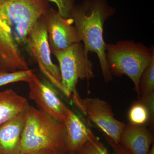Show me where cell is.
<instances>
[{"mask_svg": "<svg viewBox=\"0 0 154 154\" xmlns=\"http://www.w3.org/2000/svg\"><path fill=\"white\" fill-rule=\"evenodd\" d=\"M48 9L44 0H0V61L4 71L29 69L23 51Z\"/></svg>", "mask_w": 154, "mask_h": 154, "instance_id": "cell-1", "label": "cell"}, {"mask_svg": "<svg viewBox=\"0 0 154 154\" xmlns=\"http://www.w3.org/2000/svg\"><path fill=\"white\" fill-rule=\"evenodd\" d=\"M115 9L109 5L107 0H83L75 5L70 14L81 41L84 42L85 52L95 53L99 58L104 81L110 82L113 75L107 66L103 39V28L107 19L115 14Z\"/></svg>", "mask_w": 154, "mask_h": 154, "instance_id": "cell-2", "label": "cell"}, {"mask_svg": "<svg viewBox=\"0 0 154 154\" xmlns=\"http://www.w3.org/2000/svg\"><path fill=\"white\" fill-rule=\"evenodd\" d=\"M45 149L66 150L64 125L40 108L29 105L21 137L20 154H32Z\"/></svg>", "mask_w": 154, "mask_h": 154, "instance_id": "cell-3", "label": "cell"}, {"mask_svg": "<svg viewBox=\"0 0 154 154\" xmlns=\"http://www.w3.org/2000/svg\"><path fill=\"white\" fill-rule=\"evenodd\" d=\"M105 57L112 75L121 77L125 75L129 77L140 98V81L154 57L153 46L149 48L140 42L120 40L114 44H106Z\"/></svg>", "mask_w": 154, "mask_h": 154, "instance_id": "cell-4", "label": "cell"}, {"mask_svg": "<svg viewBox=\"0 0 154 154\" xmlns=\"http://www.w3.org/2000/svg\"><path fill=\"white\" fill-rule=\"evenodd\" d=\"M52 53L59 63L62 92L67 97H70L76 89L79 79L88 81L95 77L93 64L81 42Z\"/></svg>", "mask_w": 154, "mask_h": 154, "instance_id": "cell-5", "label": "cell"}, {"mask_svg": "<svg viewBox=\"0 0 154 154\" xmlns=\"http://www.w3.org/2000/svg\"><path fill=\"white\" fill-rule=\"evenodd\" d=\"M72 96L75 105L87 118L106 136L120 143V136L125 124L115 118L112 107L108 102L99 98H82L76 89Z\"/></svg>", "mask_w": 154, "mask_h": 154, "instance_id": "cell-6", "label": "cell"}, {"mask_svg": "<svg viewBox=\"0 0 154 154\" xmlns=\"http://www.w3.org/2000/svg\"><path fill=\"white\" fill-rule=\"evenodd\" d=\"M25 50L37 63L49 82L62 92L60 70L51 60L47 29L42 17L31 31Z\"/></svg>", "mask_w": 154, "mask_h": 154, "instance_id": "cell-7", "label": "cell"}, {"mask_svg": "<svg viewBox=\"0 0 154 154\" xmlns=\"http://www.w3.org/2000/svg\"><path fill=\"white\" fill-rule=\"evenodd\" d=\"M46 26L51 52L66 49L81 39L71 18L65 19L53 9L49 8L42 17Z\"/></svg>", "mask_w": 154, "mask_h": 154, "instance_id": "cell-8", "label": "cell"}, {"mask_svg": "<svg viewBox=\"0 0 154 154\" xmlns=\"http://www.w3.org/2000/svg\"><path fill=\"white\" fill-rule=\"evenodd\" d=\"M28 83L30 99L50 116L57 121L63 122L69 109L59 98L54 86L49 82L41 81L34 74Z\"/></svg>", "mask_w": 154, "mask_h": 154, "instance_id": "cell-9", "label": "cell"}, {"mask_svg": "<svg viewBox=\"0 0 154 154\" xmlns=\"http://www.w3.org/2000/svg\"><path fill=\"white\" fill-rule=\"evenodd\" d=\"M63 123L66 150L68 154H75L88 142L98 139L79 116L70 109Z\"/></svg>", "mask_w": 154, "mask_h": 154, "instance_id": "cell-10", "label": "cell"}, {"mask_svg": "<svg viewBox=\"0 0 154 154\" xmlns=\"http://www.w3.org/2000/svg\"><path fill=\"white\" fill-rule=\"evenodd\" d=\"M154 140L152 132L145 125L129 122L122 132L120 143L132 154H148Z\"/></svg>", "mask_w": 154, "mask_h": 154, "instance_id": "cell-11", "label": "cell"}, {"mask_svg": "<svg viewBox=\"0 0 154 154\" xmlns=\"http://www.w3.org/2000/svg\"><path fill=\"white\" fill-rule=\"evenodd\" d=\"M27 109L0 126V154H20Z\"/></svg>", "mask_w": 154, "mask_h": 154, "instance_id": "cell-12", "label": "cell"}, {"mask_svg": "<svg viewBox=\"0 0 154 154\" xmlns=\"http://www.w3.org/2000/svg\"><path fill=\"white\" fill-rule=\"evenodd\" d=\"M29 106L26 98L13 90L0 92V126L25 111Z\"/></svg>", "mask_w": 154, "mask_h": 154, "instance_id": "cell-13", "label": "cell"}, {"mask_svg": "<svg viewBox=\"0 0 154 154\" xmlns=\"http://www.w3.org/2000/svg\"><path fill=\"white\" fill-rule=\"evenodd\" d=\"M129 122L136 125H144L147 122L152 123L150 114L147 107L138 100L131 107L128 112Z\"/></svg>", "mask_w": 154, "mask_h": 154, "instance_id": "cell-14", "label": "cell"}, {"mask_svg": "<svg viewBox=\"0 0 154 154\" xmlns=\"http://www.w3.org/2000/svg\"><path fill=\"white\" fill-rule=\"evenodd\" d=\"M139 87L140 96L154 93V57L142 75Z\"/></svg>", "mask_w": 154, "mask_h": 154, "instance_id": "cell-15", "label": "cell"}, {"mask_svg": "<svg viewBox=\"0 0 154 154\" xmlns=\"http://www.w3.org/2000/svg\"><path fill=\"white\" fill-rule=\"evenodd\" d=\"M33 74L31 70H21L15 72H0V87L10 83L25 82L28 83Z\"/></svg>", "mask_w": 154, "mask_h": 154, "instance_id": "cell-16", "label": "cell"}, {"mask_svg": "<svg viewBox=\"0 0 154 154\" xmlns=\"http://www.w3.org/2000/svg\"><path fill=\"white\" fill-rule=\"evenodd\" d=\"M107 149L98 139L88 142L75 154H106Z\"/></svg>", "mask_w": 154, "mask_h": 154, "instance_id": "cell-17", "label": "cell"}, {"mask_svg": "<svg viewBox=\"0 0 154 154\" xmlns=\"http://www.w3.org/2000/svg\"><path fill=\"white\" fill-rule=\"evenodd\" d=\"M54 3L58 14L65 19L70 18V14L75 5V0H48Z\"/></svg>", "mask_w": 154, "mask_h": 154, "instance_id": "cell-18", "label": "cell"}, {"mask_svg": "<svg viewBox=\"0 0 154 154\" xmlns=\"http://www.w3.org/2000/svg\"><path fill=\"white\" fill-rule=\"evenodd\" d=\"M139 101L144 103L147 107L150 114L152 123L154 120V93L140 97Z\"/></svg>", "mask_w": 154, "mask_h": 154, "instance_id": "cell-19", "label": "cell"}, {"mask_svg": "<svg viewBox=\"0 0 154 154\" xmlns=\"http://www.w3.org/2000/svg\"><path fill=\"white\" fill-rule=\"evenodd\" d=\"M106 138L108 143L113 147L117 154H132L119 143L114 141L107 136H106Z\"/></svg>", "mask_w": 154, "mask_h": 154, "instance_id": "cell-20", "label": "cell"}, {"mask_svg": "<svg viewBox=\"0 0 154 154\" xmlns=\"http://www.w3.org/2000/svg\"><path fill=\"white\" fill-rule=\"evenodd\" d=\"M54 152L50 150H42L32 154H53Z\"/></svg>", "mask_w": 154, "mask_h": 154, "instance_id": "cell-21", "label": "cell"}, {"mask_svg": "<svg viewBox=\"0 0 154 154\" xmlns=\"http://www.w3.org/2000/svg\"><path fill=\"white\" fill-rule=\"evenodd\" d=\"M53 154H68L66 150H64L58 151L54 152Z\"/></svg>", "mask_w": 154, "mask_h": 154, "instance_id": "cell-22", "label": "cell"}, {"mask_svg": "<svg viewBox=\"0 0 154 154\" xmlns=\"http://www.w3.org/2000/svg\"><path fill=\"white\" fill-rule=\"evenodd\" d=\"M148 154H154V143L152 145L149 151Z\"/></svg>", "mask_w": 154, "mask_h": 154, "instance_id": "cell-23", "label": "cell"}, {"mask_svg": "<svg viewBox=\"0 0 154 154\" xmlns=\"http://www.w3.org/2000/svg\"><path fill=\"white\" fill-rule=\"evenodd\" d=\"M5 72L3 70L2 67V64H1V61H0V72Z\"/></svg>", "mask_w": 154, "mask_h": 154, "instance_id": "cell-24", "label": "cell"}, {"mask_svg": "<svg viewBox=\"0 0 154 154\" xmlns=\"http://www.w3.org/2000/svg\"><path fill=\"white\" fill-rule=\"evenodd\" d=\"M106 154H110V152H109L108 151H107V152H106Z\"/></svg>", "mask_w": 154, "mask_h": 154, "instance_id": "cell-25", "label": "cell"}]
</instances>
